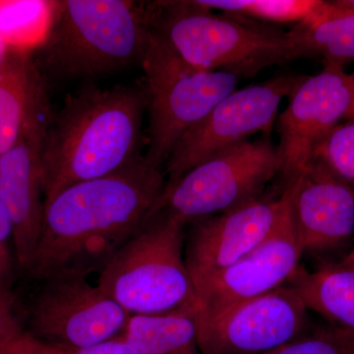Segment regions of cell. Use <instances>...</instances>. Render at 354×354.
<instances>
[{
  "label": "cell",
  "mask_w": 354,
  "mask_h": 354,
  "mask_svg": "<svg viewBox=\"0 0 354 354\" xmlns=\"http://www.w3.org/2000/svg\"><path fill=\"white\" fill-rule=\"evenodd\" d=\"M332 325L354 330V246L313 271L299 267L288 283Z\"/></svg>",
  "instance_id": "obj_16"
},
{
  "label": "cell",
  "mask_w": 354,
  "mask_h": 354,
  "mask_svg": "<svg viewBox=\"0 0 354 354\" xmlns=\"http://www.w3.org/2000/svg\"><path fill=\"white\" fill-rule=\"evenodd\" d=\"M151 31L147 6L124 0L57 1L39 62L60 78L104 75L141 62Z\"/></svg>",
  "instance_id": "obj_4"
},
{
  "label": "cell",
  "mask_w": 354,
  "mask_h": 354,
  "mask_svg": "<svg viewBox=\"0 0 354 354\" xmlns=\"http://www.w3.org/2000/svg\"><path fill=\"white\" fill-rule=\"evenodd\" d=\"M57 1L0 0V37L12 50L32 53L50 36Z\"/></svg>",
  "instance_id": "obj_20"
},
{
  "label": "cell",
  "mask_w": 354,
  "mask_h": 354,
  "mask_svg": "<svg viewBox=\"0 0 354 354\" xmlns=\"http://www.w3.org/2000/svg\"><path fill=\"white\" fill-rule=\"evenodd\" d=\"M9 51H10V48L7 46L4 39L0 37V68H1L2 65L6 62V58L8 57Z\"/></svg>",
  "instance_id": "obj_27"
},
{
  "label": "cell",
  "mask_w": 354,
  "mask_h": 354,
  "mask_svg": "<svg viewBox=\"0 0 354 354\" xmlns=\"http://www.w3.org/2000/svg\"><path fill=\"white\" fill-rule=\"evenodd\" d=\"M46 109L32 53L10 50L0 68V155L12 148L27 125Z\"/></svg>",
  "instance_id": "obj_17"
},
{
  "label": "cell",
  "mask_w": 354,
  "mask_h": 354,
  "mask_svg": "<svg viewBox=\"0 0 354 354\" xmlns=\"http://www.w3.org/2000/svg\"><path fill=\"white\" fill-rule=\"evenodd\" d=\"M302 255L290 201L278 225L262 244L195 286L198 328L237 305L286 285L299 269Z\"/></svg>",
  "instance_id": "obj_11"
},
{
  "label": "cell",
  "mask_w": 354,
  "mask_h": 354,
  "mask_svg": "<svg viewBox=\"0 0 354 354\" xmlns=\"http://www.w3.org/2000/svg\"><path fill=\"white\" fill-rule=\"evenodd\" d=\"M301 76L274 77L258 85L234 90L179 140L165 165L171 183L221 151L253 135L271 133L281 102Z\"/></svg>",
  "instance_id": "obj_9"
},
{
  "label": "cell",
  "mask_w": 354,
  "mask_h": 354,
  "mask_svg": "<svg viewBox=\"0 0 354 354\" xmlns=\"http://www.w3.org/2000/svg\"><path fill=\"white\" fill-rule=\"evenodd\" d=\"M24 308L26 333L39 341L82 348L120 339L129 314L88 274L60 271L35 281Z\"/></svg>",
  "instance_id": "obj_8"
},
{
  "label": "cell",
  "mask_w": 354,
  "mask_h": 354,
  "mask_svg": "<svg viewBox=\"0 0 354 354\" xmlns=\"http://www.w3.org/2000/svg\"><path fill=\"white\" fill-rule=\"evenodd\" d=\"M186 225L167 212L149 214L102 268L97 285L129 315L197 311L184 257Z\"/></svg>",
  "instance_id": "obj_5"
},
{
  "label": "cell",
  "mask_w": 354,
  "mask_h": 354,
  "mask_svg": "<svg viewBox=\"0 0 354 354\" xmlns=\"http://www.w3.org/2000/svg\"><path fill=\"white\" fill-rule=\"evenodd\" d=\"M151 26L187 64L205 71L253 78L293 60L288 32L195 1L148 4Z\"/></svg>",
  "instance_id": "obj_3"
},
{
  "label": "cell",
  "mask_w": 354,
  "mask_h": 354,
  "mask_svg": "<svg viewBox=\"0 0 354 354\" xmlns=\"http://www.w3.org/2000/svg\"><path fill=\"white\" fill-rule=\"evenodd\" d=\"M198 3L223 13L243 16L270 24L299 23L318 4V0H197Z\"/></svg>",
  "instance_id": "obj_21"
},
{
  "label": "cell",
  "mask_w": 354,
  "mask_h": 354,
  "mask_svg": "<svg viewBox=\"0 0 354 354\" xmlns=\"http://www.w3.org/2000/svg\"><path fill=\"white\" fill-rule=\"evenodd\" d=\"M145 91L86 88L48 125L43 151L44 205L70 186L108 176L138 153Z\"/></svg>",
  "instance_id": "obj_2"
},
{
  "label": "cell",
  "mask_w": 354,
  "mask_h": 354,
  "mask_svg": "<svg viewBox=\"0 0 354 354\" xmlns=\"http://www.w3.org/2000/svg\"><path fill=\"white\" fill-rule=\"evenodd\" d=\"M288 99L276 120L283 191L297 180L330 133L348 120L354 102L353 77L344 67L328 65L316 75L300 77Z\"/></svg>",
  "instance_id": "obj_10"
},
{
  "label": "cell",
  "mask_w": 354,
  "mask_h": 354,
  "mask_svg": "<svg viewBox=\"0 0 354 354\" xmlns=\"http://www.w3.org/2000/svg\"><path fill=\"white\" fill-rule=\"evenodd\" d=\"M27 335L13 307L0 301V349L10 351Z\"/></svg>",
  "instance_id": "obj_26"
},
{
  "label": "cell",
  "mask_w": 354,
  "mask_h": 354,
  "mask_svg": "<svg viewBox=\"0 0 354 354\" xmlns=\"http://www.w3.org/2000/svg\"><path fill=\"white\" fill-rule=\"evenodd\" d=\"M353 246H354V244H353Z\"/></svg>",
  "instance_id": "obj_31"
},
{
  "label": "cell",
  "mask_w": 354,
  "mask_h": 354,
  "mask_svg": "<svg viewBox=\"0 0 354 354\" xmlns=\"http://www.w3.org/2000/svg\"><path fill=\"white\" fill-rule=\"evenodd\" d=\"M351 77H353V84H354V72L353 74H351ZM354 120V102H353V109H351V114H349L348 116V120Z\"/></svg>",
  "instance_id": "obj_29"
},
{
  "label": "cell",
  "mask_w": 354,
  "mask_h": 354,
  "mask_svg": "<svg viewBox=\"0 0 354 354\" xmlns=\"http://www.w3.org/2000/svg\"><path fill=\"white\" fill-rule=\"evenodd\" d=\"M339 1L342 6L348 7V8L354 10V0H339Z\"/></svg>",
  "instance_id": "obj_28"
},
{
  "label": "cell",
  "mask_w": 354,
  "mask_h": 354,
  "mask_svg": "<svg viewBox=\"0 0 354 354\" xmlns=\"http://www.w3.org/2000/svg\"><path fill=\"white\" fill-rule=\"evenodd\" d=\"M165 183V171L139 155L108 176L62 191L44 205L25 274L38 281L60 271L101 272L148 218Z\"/></svg>",
  "instance_id": "obj_1"
},
{
  "label": "cell",
  "mask_w": 354,
  "mask_h": 354,
  "mask_svg": "<svg viewBox=\"0 0 354 354\" xmlns=\"http://www.w3.org/2000/svg\"><path fill=\"white\" fill-rule=\"evenodd\" d=\"M0 354H10L7 351H2V349H0Z\"/></svg>",
  "instance_id": "obj_30"
},
{
  "label": "cell",
  "mask_w": 354,
  "mask_h": 354,
  "mask_svg": "<svg viewBox=\"0 0 354 354\" xmlns=\"http://www.w3.org/2000/svg\"><path fill=\"white\" fill-rule=\"evenodd\" d=\"M290 201V188L227 213L191 221L184 257L195 286L257 248L278 225ZM187 223V225H188Z\"/></svg>",
  "instance_id": "obj_13"
},
{
  "label": "cell",
  "mask_w": 354,
  "mask_h": 354,
  "mask_svg": "<svg viewBox=\"0 0 354 354\" xmlns=\"http://www.w3.org/2000/svg\"><path fill=\"white\" fill-rule=\"evenodd\" d=\"M15 267L18 268L14 246L12 220L8 209L0 199V301L15 306L14 292Z\"/></svg>",
  "instance_id": "obj_24"
},
{
  "label": "cell",
  "mask_w": 354,
  "mask_h": 354,
  "mask_svg": "<svg viewBox=\"0 0 354 354\" xmlns=\"http://www.w3.org/2000/svg\"><path fill=\"white\" fill-rule=\"evenodd\" d=\"M141 64L149 114L148 149L144 158L162 171L179 140L236 90L239 78L187 64L153 28Z\"/></svg>",
  "instance_id": "obj_6"
},
{
  "label": "cell",
  "mask_w": 354,
  "mask_h": 354,
  "mask_svg": "<svg viewBox=\"0 0 354 354\" xmlns=\"http://www.w3.org/2000/svg\"><path fill=\"white\" fill-rule=\"evenodd\" d=\"M48 109L25 128L12 148L0 155V199L12 220L18 269L25 272L32 259L44 214L43 151Z\"/></svg>",
  "instance_id": "obj_15"
},
{
  "label": "cell",
  "mask_w": 354,
  "mask_h": 354,
  "mask_svg": "<svg viewBox=\"0 0 354 354\" xmlns=\"http://www.w3.org/2000/svg\"><path fill=\"white\" fill-rule=\"evenodd\" d=\"M120 339L140 354H201L197 311L130 315Z\"/></svg>",
  "instance_id": "obj_19"
},
{
  "label": "cell",
  "mask_w": 354,
  "mask_h": 354,
  "mask_svg": "<svg viewBox=\"0 0 354 354\" xmlns=\"http://www.w3.org/2000/svg\"><path fill=\"white\" fill-rule=\"evenodd\" d=\"M298 243L314 255L342 253L354 244V192L314 157L288 186Z\"/></svg>",
  "instance_id": "obj_14"
},
{
  "label": "cell",
  "mask_w": 354,
  "mask_h": 354,
  "mask_svg": "<svg viewBox=\"0 0 354 354\" xmlns=\"http://www.w3.org/2000/svg\"><path fill=\"white\" fill-rule=\"evenodd\" d=\"M265 354H354V330L311 324L297 339Z\"/></svg>",
  "instance_id": "obj_22"
},
{
  "label": "cell",
  "mask_w": 354,
  "mask_h": 354,
  "mask_svg": "<svg viewBox=\"0 0 354 354\" xmlns=\"http://www.w3.org/2000/svg\"><path fill=\"white\" fill-rule=\"evenodd\" d=\"M19 354H140L127 342L120 339H111L88 346L72 348L53 346L28 335L19 348Z\"/></svg>",
  "instance_id": "obj_25"
},
{
  "label": "cell",
  "mask_w": 354,
  "mask_h": 354,
  "mask_svg": "<svg viewBox=\"0 0 354 354\" xmlns=\"http://www.w3.org/2000/svg\"><path fill=\"white\" fill-rule=\"evenodd\" d=\"M308 308L288 283L198 328L201 354H265L308 329Z\"/></svg>",
  "instance_id": "obj_12"
},
{
  "label": "cell",
  "mask_w": 354,
  "mask_h": 354,
  "mask_svg": "<svg viewBox=\"0 0 354 354\" xmlns=\"http://www.w3.org/2000/svg\"><path fill=\"white\" fill-rule=\"evenodd\" d=\"M293 60L319 58L325 66L354 60V10L337 1H319L288 32Z\"/></svg>",
  "instance_id": "obj_18"
},
{
  "label": "cell",
  "mask_w": 354,
  "mask_h": 354,
  "mask_svg": "<svg viewBox=\"0 0 354 354\" xmlns=\"http://www.w3.org/2000/svg\"><path fill=\"white\" fill-rule=\"evenodd\" d=\"M314 157L320 158L354 192V120L335 127Z\"/></svg>",
  "instance_id": "obj_23"
},
{
  "label": "cell",
  "mask_w": 354,
  "mask_h": 354,
  "mask_svg": "<svg viewBox=\"0 0 354 354\" xmlns=\"http://www.w3.org/2000/svg\"><path fill=\"white\" fill-rule=\"evenodd\" d=\"M279 172L278 148L270 137L247 140L165 183L151 213L167 212L187 223L227 213L261 199Z\"/></svg>",
  "instance_id": "obj_7"
}]
</instances>
